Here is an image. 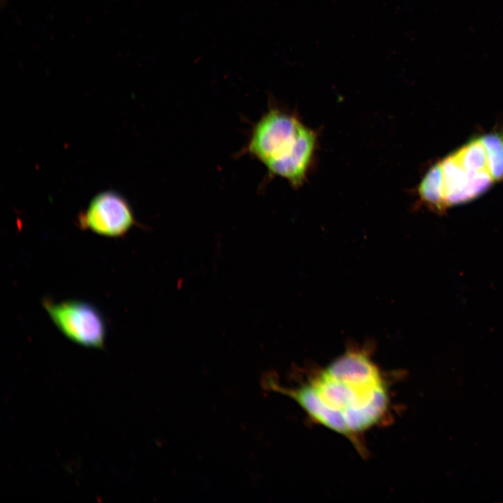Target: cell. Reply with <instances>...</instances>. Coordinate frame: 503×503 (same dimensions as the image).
Instances as JSON below:
<instances>
[{
  "label": "cell",
  "instance_id": "obj_1",
  "mask_svg": "<svg viewBox=\"0 0 503 503\" xmlns=\"http://www.w3.org/2000/svg\"><path fill=\"white\" fill-rule=\"evenodd\" d=\"M263 386L293 400L313 421L350 440L364 453L361 437L390 414L388 381L372 358L370 345L351 346L296 386L273 378Z\"/></svg>",
  "mask_w": 503,
  "mask_h": 503
},
{
  "label": "cell",
  "instance_id": "obj_2",
  "mask_svg": "<svg viewBox=\"0 0 503 503\" xmlns=\"http://www.w3.org/2000/svg\"><path fill=\"white\" fill-rule=\"evenodd\" d=\"M503 178V136L469 140L432 166L417 189L419 201L438 212L468 202Z\"/></svg>",
  "mask_w": 503,
  "mask_h": 503
},
{
  "label": "cell",
  "instance_id": "obj_3",
  "mask_svg": "<svg viewBox=\"0 0 503 503\" xmlns=\"http://www.w3.org/2000/svg\"><path fill=\"white\" fill-rule=\"evenodd\" d=\"M317 146V133L296 115L270 108L254 126L247 151L268 173L294 187L307 179Z\"/></svg>",
  "mask_w": 503,
  "mask_h": 503
},
{
  "label": "cell",
  "instance_id": "obj_4",
  "mask_svg": "<svg viewBox=\"0 0 503 503\" xmlns=\"http://www.w3.org/2000/svg\"><path fill=\"white\" fill-rule=\"evenodd\" d=\"M43 303L55 326L68 339L88 347H104L105 322L95 306L75 300L54 302L45 299Z\"/></svg>",
  "mask_w": 503,
  "mask_h": 503
},
{
  "label": "cell",
  "instance_id": "obj_5",
  "mask_svg": "<svg viewBox=\"0 0 503 503\" xmlns=\"http://www.w3.org/2000/svg\"><path fill=\"white\" fill-rule=\"evenodd\" d=\"M78 219L80 228L109 237L123 236L136 224L129 202L114 191L96 195Z\"/></svg>",
  "mask_w": 503,
  "mask_h": 503
}]
</instances>
